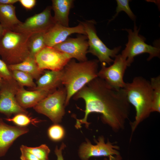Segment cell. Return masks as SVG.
<instances>
[{
  "mask_svg": "<svg viewBox=\"0 0 160 160\" xmlns=\"http://www.w3.org/2000/svg\"><path fill=\"white\" fill-rule=\"evenodd\" d=\"M78 33L87 35L84 26L80 22L74 27H66L56 23L44 34L46 47H53L65 41L72 34Z\"/></svg>",
  "mask_w": 160,
  "mask_h": 160,
  "instance_id": "5bb4252c",
  "label": "cell"
},
{
  "mask_svg": "<svg viewBox=\"0 0 160 160\" xmlns=\"http://www.w3.org/2000/svg\"><path fill=\"white\" fill-rule=\"evenodd\" d=\"M0 78L3 79L7 80L12 79L11 71L8 65L2 60L0 59Z\"/></svg>",
  "mask_w": 160,
  "mask_h": 160,
  "instance_id": "83f0119b",
  "label": "cell"
},
{
  "mask_svg": "<svg viewBox=\"0 0 160 160\" xmlns=\"http://www.w3.org/2000/svg\"><path fill=\"white\" fill-rule=\"evenodd\" d=\"M117 6L116 10V13L113 16L112 18L110 20L111 21L113 20L118 16L119 13L121 11L125 12L132 20L135 21L136 17L131 10L129 0H116Z\"/></svg>",
  "mask_w": 160,
  "mask_h": 160,
  "instance_id": "484cf974",
  "label": "cell"
},
{
  "mask_svg": "<svg viewBox=\"0 0 160 160\" xmlns=\"http://www.w3.org/2000/svg\"><path fill=\"white\" fill-rule=\"evenodd\" d=\"M73 99H82L85 103V115L82 119H76L75 127L80 128L89 123V115L96 113L101 115L102 121L115 132L123 130L130 112V104L124 88L116 89L97 77L83 87L73 96Z\"/></svg>",
  "mask_w": 160,
  "mask_h": 160,
  "instance_id": "6da1fadb",
  "label": "cell"
},
{
  "mask_svg": "<svg viewBox=\"0 0 160 160\" xmlns=\"http://www.w3.org/2000/svg\"><path fill=\"white\" fill-rule=\"evenodd\" d=\"M67 93L61 86L49 94L33 108L37 113L48 117L55 124L60 122L65 114Z\"/></svg>",
  "mask_w": 160,
  "mask_h": 160,
  "instance_id": "52a82bcc",
  "label": "cell"
},
{
  "mask_svg": "<svg viewBox=\"0 0 160 160\" xmlns=\"http://www.w3.org/2000/svg\"><path fill=\"white\" fill-rule=\"evenodd\" d=\"M22 145L25 149L33 154L39 160H49V156L50 150L46 145L43 144L35 147Z\"/></svg>",
  "mask_w": 160,
  "mask_h": 160,
  "instance_id": "d4e9b609",
  "label": "cell"
},
{
  "mask_svg": "<svg viewBox=\"0 0 160 160\" xmlns=\"http://www.w3.org/2000/svg\"><path fill=\"white\" fill-rule=\"evenodd\" d=\"M72 58L67 54L52 47H46L38 53L35 59L42 71H61Z\"/></svg>",
  "mask_w": 160,
  "mask_h": 160,
  "instance_id": "8fae6325",
  "label": "cell"
},
{
  "mask_svg": "<svg viewBox=\"0 0 160 160\" xmlns=\"http://www.w3.org/2000/svg\"><path fill=\"white\" fill-rule=\"evenodd\" d=\"M98 60L77 62L71 60L62 71V84L67 93L65 106L71 98L87 83L98 77Z\"/></svg>",
  "mask_w": 160,
  "mask_h": 160,
  "instance_id": "7a4b0ae2",
  "label": "cell"
},
{
  "mask_svg": "<svg viewBox=\"0 0 160 160\" xmlns=\"http://www.w3.org/2000/svg\"><path fill=\"white\" fill-rule=\"evenodd\" d=\"M15 9L13 5L0 4V24L4 29L12 31L22 22L17 17Z\"/></svg>",
  "mask_w": 160,
  "mask_h": 160,
  "instance_id": "d6986e66",
  "label": "cell"
},
{
  "mask_svg": "<svg viewBox=\"0 0 160 160\" xmlns=\"http://www.w3.org/2000/svg\"><path fill=\"white\" fill-rule=\"evenodd\" d=\"M152 88V112H160V76L152 77L150 81Z\"/></svg>",
  "mask_w": 160,
  "mask_h": 160,
  "instance_id": "7402d4cb",
  "label": "cell"
},
{
  "mask_svg": "<svg viewBox=\"0 0 160 160\" xmlns=\"http://www.w3.org/2000/svg\"><path fill=\"white\" fill-rule=\"evenodd\" d=\"M128 100L136 111L135 119L130 123L132 135L139 124L149 117L152 112V88L150 81L141 76L126 83L123 88Z\"/></svg>",
  "mask_w": 160,
  "mask_h": 160,
  "instance_id": "3957f363",
  "label": "cell"
},
{
  "mask_svg": "<svg viewBox=\"0 0 160 160\" xmlns=\"http://www.w3.org/2000/svg\"><path fill=\"white\" fill-rule=\"evenodd\" d=\"M87 35L80 34L75 38H68L64 41L52 47L68 55L72 59L79 62L87 60V54L89 48Z\"/></svg>",
  "mask_w": 160,
  "mask_h": 160,
  "instance_id": "4fadbf2b",
  "label": "cell"
},
{
  "mask_svg": "<svg viewBox=\"0 0 160 160\" xmlns=\"http://www.w3.org/2000/svg\"><path fill=\"white\" fill-rule=\"evenodd\" d=\"M114 58L113 63L108 67L101 64L98 77L116 89L123 88L126 84L124 76L128 67L126 60L121 54H118Z\"/></svg>",
  "mask_w": 160,
  "mask_h": 160,
  "instance_id": "30bf717a",
  "label": "cell"
},
{
  "mask_svg": "<svg viewBox=\"0 0 160 160\" xmlns=\"http://www.w3.org/2000/svg\"><path fill=\"white\" fill-rule=\"evenodd\" d=\"M95 140L96 143L93 145L88 140L82 143L79 149L78 154L81 160H89L93 157L107 156L120 154L119 151V147L114 145L108 140L105 143L104 137L100 136L97 140Z\"/></svg>",
  "mask_w": 160,
  "mask_h": 160,
  "instance_id": "7c38bea8",
  "label": "cell"
},
{
  "mask_svg": "<svg viewBox=\"0 0 160 160\" xmlns=\"http://www.w3.org/2000/svg\"><path fill=\"white\" fill-rule=\"evenodd\" d=\"M65 147V144L62 143L59 148H58L57 146L55 147L54 152L57 157V160H64L62 154V150Z\"/></svg>",
  "mask_w": 160,
  "mask_h": 160,
  "instance_id": "4dcf8cb0",
  "label": "cell"
},
{
  "mask_svg": "<svg viewBox=\"0 0 160 160\" xmlns=\"http://www.w3.org/2000/svg\"><path fill=\"white\" fill-rule=\"evenodd\" d=\"M5 120L13 122L17 126L21 127H26L31 123L35 125L36 123L41 121V120L30 117L28 114L23 113L16 114L12 118H7L5 119Z\"/></svg>",
  "mask_w": 160,
  "mask_h": 160,
  "instance_id": "cb8c5ba5",
  "label": "cell"
},
{
  "mask_svg": "<svg viewBox=\"0 0 160 160\" xmlns=\"http://www.w3.org/2000/svg\"><path fill=\"white\" fill-rule=\"evenodd\" d=\"M19 2L24 8L27 10L32 9L35 5L36 0H19Z\"/></svg>",
  "mask_w": 160,
  "mask_h": 160,
  "instance_id": "f546056e",
  "label": "cell"
},
{
  "mask_svg": "<svg viewBox=\"0 0 160 160\" xmlns=\"http://www.w3.org/2000/svg\"><path fill=\"white\" fill-rule=\"evenodd\" d=\"M45 33H34L29 37L28 41L29 56L35 58L36 55L46 47Z\"/></svg>",
  "mask_w": 160,
  "mask_h": 160,
  "instance_id": "44dd1931",
  "label": "cell"
},
{
  "mask_svg": "<svg viewBox=\"0 0 160 160\" xmlns=\"http://www.w3.org/2000/svg\"><path fill=\"white\" fill-rule=\"evenodd\" d=\"M128 33L127 43L121 55L126 59L128 66H130L137 56L145 53L149 54L148 61L154 57L160 58V48L159 45L152 46L145 43V39L139 34L140 28L135 23L134 30L125 29Z\"/></svg>",
  "mask_w": 160,
  "mask_h": 160,
  "instance_id": "5b68a950",
  "label": "cell"
},
{
  "mask_svg": "<svg viewBox=\"0 0 160 160\" xmlns=\"http://www.w3.org/2000/svg\"><path fill=\"white\" fill-rule=\"evenodd\" d=\"M51 6L42 12L27 18L13 30L15 32L29 33H46L56 23L51 14Z\"/></svg>",
  "mask_w": 160,
  "mask_h": 160,
  "instance_id": "9c48e42d",
  "label": "cell"
},
{
  "mask_svg": "<svg viewBox=\"0 0 160 160\" xmlns=\"http://www.w3.org/2000/svg\"><path fill=\"white\" fill-rule=\"evenodd\" d=\"M62 70L44 71L43 74L37 80L36 87L32 90H42L52 92L56 91L62 85Z\"/></svg>",
  "mask_w": 160,
  "mask_h": 160,
  "instance_id": "e0dca14e",
  "label": "cell"
},
{
  "mask_svg": "<svg viewBox=\"0 0 160 160\" xmlns=\"http://www.w3.org/2000/svg\"><path fill=\"white\" fill-rule=\"evenodd\" d=\"M18 2L19 0H0V4L13 5Z\"/></svg>",
  "mask_w": 160,
  "mask_h": 160,
  "instance_id": "1f68e13d",
  "label": "cell"
},
{
  "mask_svg": "<svg viewBox=\"0 0 160 160\" xmlns=\"http://www.w3.org/2000/svg\"><path fill=\"white\" fill-rule=\"evenodd\" d=\"M20 87L13 78L3 79L0 88V113L7 118L13 114H28V111L19 105L16 99V95Z\"/></svg>",
  "mask_w": 160,
  "mask_h": 160,
  "instance_id": "ba28073f",
  "label": "cell"
},
{
  "mask_svg": "<svg viewBox=\"0 0 160 160\" xmlns=\"http://www.w3.org/2000/svg\"><path fill=\"white\" fill-rule=\"evenodd\" d=\"M2 80L3 79H2L1 78H0V88L2 84Z\"/></svg>",
  "mask_w": 160,
  "mask_h": 160,
  "instance_id": "e575fe53",
  "label": "cell"
},
{
  "mask_svg": "<svg viewBox=\"0 0 160 160\" xmlns=\"http://www.w3.org/2000/svg\"><path fill=\"white\" fill-rule=\"evenodd\" d=\"M53 92L42 90L28 91L20 86L16 96L19 105L23 108H33L40 101Z\"/></svg>",
  "mask_w": 160,
  "mask_h": 160,
  "instance_id": "2e32d148",
  "label": "cell"
},
{
  "mask_svg": "<svg viewBox=\"0 0 160 160\" xmlns=\"http://www.w3.org/2000/svg\"><path fill=\"white\" fill-rule=\"evenodd\" d=\"M65 134L64 130L60 125L55 124L49 127L48 130V135L49 138L54 141L61 140Z\"/></svg>",
  "mask_w": 160,
  "mask_h": 160,
  "instance_id": "4316f807",
  "label": "cell"
},
{
  "mask_svg": "<svg viewBox=\"0 0 160 160\" xmlns=\"http://www.w3.org/2000/svg\"><path fill=\"white\" fill-rule=\"evenodd\" d=\"M8 66L10 71L17 70L22 71L36 80L39 79L44 71L39 69L35 58L30 56L20 63Z\"/></svg>",
  "mask_w": 160,
  "mask_h": 160,
  "instance_id": "ffe728a7",
  "label": "cell"
},
{
  "mask_svg": "<svg viewBox=\"0 0 160 160\" xmlns=\"http://www.w3.org/2000/svg\"><path fill=\"white\" fill-rule=\"evenodd\" d=\"M52 9L54 12L53 18L55 23L69 27V14L72 7V0H52Z\"/></svg>",
  "mask_w": 160,
  "mask_h": 160,
  "instance_id": "ac0fdd59",
  "label": "cell"
},
{
  "mask_svg": "<svg viewBox=\"0 0 160 160\" xmlns=\"http://www.w3.org/2000/svg\"><path fill=\"white\" fill-rule=\"evenodd\" d=\"M11 71L12 78L21 87L26 86L33 89L36 87L33 78L27 73L21 71L13 70Z\"/></svg>",
  "mask_w": 160,
  "mask_h": 160,
  "instance_id": "603a6c76",
  "label": "cell"
},
{
  "mask_svg": "<svg viewBox=\"0 0 160 160\" xmlns=\"http://www.w3.org/2000/svg\"><path fill=\"white\" fill-rule=\"evenodd\" d=\"M20 160H40L33 154L25 149L22 145L20 147Z\"/></svg>",
  "mask_w": 160,
  "mask_h": 160,
  "instance_id": "f1b7e54d",
  "label": "cell"
},
{
  "mask_svg": "<svg viewBox=\"0 0 160 160\" xmlns=\"http://www.w3.org/2000/svg\"><path fill=\"white\" fill-rule=\"evenodd\" d=\"M26 127L12 126L0 118V157L4 156L14 142L20 136L28 132Z\"/></svg>",
  "mask_w": 160,
  "mask_h": 160,
  "instance_id": "9a60e30c",
  "label": "cell"
},
{
  "mask_svg": "<svg viewBox=\"0 0 160 160\" xmlns=\"http://www.w3.org/2000/svg\"><path fill=\"white\" fill-rule=\"evenodd\" d=\"M32 34L4 29L0 38V56L8 65L20 63L29 56L28 41Z\"/></svg>",
  "mask_w": 160,
  "mask_h": 160,
  "instance_id": "277c9868",
  "label": "cell"
},
{
  "mask_svg": "<svg viewBox=\"0 0 160 160\" xmlns=\"http://www.w3.org/2000/svg\"><path fill=\"white\" fill-rule=\"evenodd\" d=\"M4 31V28L0 24V38L3 35Z\"/></svg>",
  "mask_w": 160,
  "mask_h": 160,
  "instance_id": "836d02e7",
  "label": "cell"
},
{
  "mask_svg": "<svg viewBox=\"0 0 160 160\" xmlns=\"http://www.w3.org/2000/svg\"><path fill=\"white\" fill-rule=\"evenodd\" d=\"M84 26L88 38L89 48L87 53L96 56L101 64L109 65L113 63L112 58L115 57L120 51L121 46L112 49L108 48L101 40L97 34L94 20L80 21Z\"/></svg>",
  "mask_w": 160,
  "mask_h": 160,
  "instance_id": "8992f818",
  "label": "cell"
},
{
  "mask_svg": "<svg viewBox=\"0 0 160 160\" xmlns=\"http://www.w3.org/2000/svg\"><path fill=\"white\" fill-rule=\"evenodd\" d=\"M108 158H105L104 160H122V158L120 154L118 155L111 156Z\"/></svg>",
  "mask_w": 160,
  "mask_h": 160,
  "instance_id": "d6a6232c",
  "label": "cell"
}]
</instances>
